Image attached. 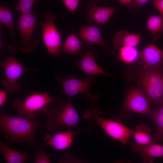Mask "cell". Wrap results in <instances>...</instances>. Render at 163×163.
<instances>
[{"instance_id": "cell-31", "label": "cell", "mask_w": 163, "mask_h": 163, "mask_svg": "<svg viewBox=\"0 0 163 163\" xmlns=\"http://www.w3.org/2000/svg\"><path fill=\"white\" fill-rule=\"evenodd\" d=\"M7 92L6 91H0V107H1L5 104L7 98Z\"/></svg>"}, {"instance_id": "cell-9", "label": "cell", "mask_w": 163, "mask_h": 163, "mask_svg": "<svg viewBox=\"0 0 163 163\" xmlns=\"http://www.w3.org/2000/svg\"><path fill=\"white\" fill-rule=\"evenodd\" d=\"M37 16L36 11L21 14L18 17V23L15 29L20 32L21 40L19 49L23 53L33 52L37 45V40L32 37Z\"/></svg>"}, {"instance_id": "cell-12", "label": "cell", "mask_w": 163, "mask_h": 163, "mask_svg": "<svg viewBox=\"0 0 163 163\" xmlns=\"http://www.w3.org/2000/svg\"><path fill=\"white\" fill-rule=\"evenodd\" d=\"M81 133L69 129L67 131L46 134L43 140L48 146L59 151H63L72 145L74 136Z\"/></svg>"}, {"instance_id": "cell-1", "label": "cell", "mask_w": 163, "mask_h": 163, "mask_svg": "<svg viewBox=\"0 0 163 163\" xmlns=\"http://www.w3.org/2000/svg\"><path fill=\"white\" fill-rule=\"evenodd\" d=\"M45 114L47 118L45 124L47 134L54 133L59 128L73 129L87 136L93 128L89 122L84 127L78 125L81 118L70 99L67 102L59 95L47 110Z\"/></svg>"}, {"instance_id": "cell-17", "label": "cell", "mask_w": 163, "mask_h": 163, "mask_svg": "<svg viewBox=\"0 0 163 163\" xmlns=\"http://www.w3.org/2000/svg\"><path fill=\"white\" fill-rule=\"evenodd\" d=\"M141 38L140 34H132L127 30H121L114 36L113 44L116 50H119L123 46L135 47L140 43Z\"/></svg>"}, {"instance_id": "cell-16", "label": "cell", "mask_w": 163, "mask_h": 163, "mask_svg": "<svg viewBox=\"0 0 163 163\" xmlns=\"http://www.w3.org/2000/svg\"><path fill=\"white\" fill-rule=\"evenodd\" d=\"M78 34L88 45H96L103 49L107 46L101 36L100 30L97 25L84 26L80 30Z\"/></svg>"}, {"instance_id": "cell-13", "label": "cell", "mask_w": 163, "mask_h": 163, "mask_svg": "<svg viewBox=\"0 0 163 163\" xmlns=\"http://www.w3.org/2000/svg\"><path fill=\"white\" fill-rule=\"evenodd\" d=\"M97 57V55L94 50H88L85 53L82 59L76 62V65L85 74L89 76L101 74L110 75L97 64L95 59Z\"/></svg>"}, {"instance_id": "cell-3", "label": "cell", "mask_w": 163, "mask_h": 163, "mask_svg": "<svg viewBox=\"0 0 163 163\" xmlns=\"http://www.w3.org/2000/svg\"><path fill=\"white\" fill-rule=\"evenodd\" d=\"M136 75V81L149 101L163 105V67L144 66Z\"/></svg>"}, {"instance_id": "cell-7", "label": "cell", "mask_w": 163, "mask_h": 163, "mask_svg": "<svg viewBox=\"0 0 163 163\" xmlns=\"http://www.w3.org/2000/svg\"><path fill=\"white\" fill-rule=\"evenodd\" d=\"M98 75H89L86 78L78 79L74 75L69 76L67 78H61L56 73L54 76L56 80L61 85L63 91L62 94H65L73 97L78 94H83L89 100L91 104L95 105L99 99L98 94H92L90 92V86L94 84Z\"/></svg>"}, {"instance_id": "cell-18", "label": "cell", "mask_w": 163, "mask_h": 163, "mask_svg": "<svg viewBox=\"0 0 163 163\" xmlns=\"http://www.w3.org/2000/svg\"><path fill=\"white\" fill-rule=\"evenodd\" d=\"M0 151L6 163H26L30 158V155L9 148L2 141L0 142Z\"/></svg>"}, {"instance_id": "cell-20", "label": "cell", "mask_w": 163, "mask_h": 163, "mask_svg": "<svg viewBox=\"0 0 163 163\" xmlns=\"http://www.w3.org/2000/svg\"><path fill=\"white\" fill-rule=\"evenodd\" d=\"M146 28L152 35L155 41L162 36L163 34V17L151 15L146 22Z\"/></svg>"}, {"instance_id": "cell-10", "label": "cell", "mask_w": 163, "mask_h": 163, "mask_svg": "<svg viewBox=\"0 0 163 163\" xmlns=\"http://www.w3.org/2000/svg\"><path fill=\"white\" fill-rule=\"evenodd\" d=\"M148 100L143 93L135 88L127 92L122 110L141 114H149L152 111Z\"/></svg>"}, {"instance_id": "cell-27", "label": "cell", "mask_w": 163, "mask_h": 163, "mask_svg": "<svg viewBox=\"0 0 163 163\" xmlns=\"http://www.w3.org/2000/svg\"><path fill=\"white\" fill-rule=\"evenodd\" d=\"M65 7L73 14L79 5L80 0H62Z\"/></svg>"}, {"instance_id": "cell-22", "label": "cell", "mask_w": 163, "mask_h": 163, "mask_svg": "<svg viewBox=\"0 0 163 163\" xmlns=\"http://www.w3.org/2000/svg\"><path fill=\"white\" fill-rule=\"evenodd\" d=\"M119 50L118 58L125 63H133L139 59L140 53L135 47L123 46Z\"/></svg>"}, {"instance_id": "cell-23", "label": "cell", "mask_w": 163, "mask_h": 163, "mask_svg": "<svg viewBox=\"0 0 163 163\" xmlns=\"http://www.w3.org/2000/svg\"><path fill=\"white\" fill-rule=\"evenodd\" d=\"M0 24H4L9 29L13 39L16 40L14 32L15 27L14 26L11 12L7 7L4 6L0 7Z\"/></svg>"}, {"instance_id": "cell-24", "label": "cell", "mask_w": 163, "mask_h": 163, "mask_svg": "<svg viewBox=\"0 0 163 163\" xmlns=\"http://www.w3.org/2000/svg\"><path fill=\"white\" fill-rule=\"evenodd\" d=\"M150 116L157 127V131L154 135L157 141L163 142V113L157 110L152 111Z\"/></svg>"}, {"instance_id": "cell-14", "label": "cell", "mask_w": 163, "mask_h": 163, "mask_svg": "<svg viewBox=\"0 0 163 163\" xmlns=\"http://www.w3.org/2000/svg\"><path fill=\"white\" fill-rule=\"evenodd\" d=\"M139 59L144 66L153 68L161 67L163 51L154 44L149 45L140 53Z\"/></svg>"}, {"instance_id": "cell-25", "label": "cell", "mask_w": 163, "mask_h": 163, "mask_svg": "<svg viewBox=\"0 0 163 163\" xmlns=\"http://www.w3.org/2000/svg\"><path fill=\"white\" fill-rule=\"evenodd\" d=\"M37 149L33 156L34 163H50L51 162L50 156L46 153L45 145L43 143H37Z\"/></svg>"}, {"instance_id": "cell-26", "label": "cell", "mask_w": 163, "mask_h": 163, "mask_svg": "<svg viewBox=\"0 0 163 163\" xmlns=\"http://www.w3.org/2000/svg\"><path fill=\"white\" fill-rule=\"evenodd\" d=\"M38 0H19L15 7L14 10L18 11L21 14L30 13L33 4Z\"/></svg>"}, {"instance_id": "cell-32", "label": "cell", "mask_w": 163, "mask_h": 163, "mask_svg": "<svg viewBox=\"0 0 163 163\" xmlns=\"http://www.w3.org/2000/svg\"><path fill=\"white\" fill-rule=\"evenodd\" d=\"M121 5L131 8L133 0H118Z\"/></svg>"}, {"instance_id": "cell-6", "label": "cell", "mask_w": 163, "mask_h": 163, "mask_svg": "<svg viewBox=\"0 0 163 163\" xmlns=\"http://www.w3.org/2000/svg\"><path fill=\"white\" fill-rule=\"evenodd\" d=\"M101 114L98 108H94L85 110L82 117L84 119L94 120L107 135L125 145L132 136L133 130L118 121L101 117Z\"/></svg>"}, {"instance_id": "cell-15", "label": "cell", "mask_w": 163, "mask_h": 163, "mask_svg": "<svg viewBox=\"0 0 163 163\" xmlns=\"http://www.w3.org/2000/svg\"><path fill=\"white\" fill-rule=\"evenodd\" d=\"M130 147L133 152H138L140 154L143 163H152L153 158L163 157V145L157 143L141 145L132 141Z\"/></svg>"}, {"instance_id": "cell-5", "label": "cell", "mask_w": 163, "mask_h": 163, "mask_svg": "<svg viewBox=\"0 0 163 163\" xmlns=\"http://www.w3.org/2000/svg\"><path fill=\"white\" fill-rule=\"evenodd\" d=\"M8 50L10 54L0 63V66L4 71L5 77L1 82V83L9 94L17 92L21 87L20 83L18 81L24 72L27 71L38 72L37 68H28L19 62L14 56L15 53L18 50L15 46L9 45Z\"/></svg>"}, {"instance_id": "cell-30", "label": "cell", "mask_w": 163, "mask_h": 163, "mask_svg": "<svg viewBox=\"0 0 163 163\" xmlns=\"http://www.w3.org/2000/svg\"><path fill=\"white\" fill-rule=\"evenodd\" d=\"M153 4L161 14L163 17V0H153Z\"/></svg>"}, {"instance_id": "cell-4", "label": "cell", "mask_w": 163, "mask_h": 163, "mask_svg": "<svg viewBox=\"0 0 163 163\" xmlns=\"http://www.w3.org/2000/svg\"><path fill=\"white\" fill-rule=\"evenodd\" d=\"M59 95L52 97L47 92L32 93L23 101L14 100L12 102V108L16 110L18 116L34 120L37 114L45 113Z\"/></svg>"}, {"instance_id": "cell-21", "label": "cell", "mask_w": 163, "mask_h": 163, "mask_svg": "<svg viewBox=\"0 0 163 163\" xmlns=\"http://www.w3.org/2000/svg\"><path fill=\"white\" fill-rule=\"evenodd\" d=\"M82 43L76 36L72 33L66 38L60 52L63 53L80 54L82 51Z\"/></svg>"}, {"instance_id": "cell-33", "label": "cell", "mask_w": 163, "mask_h": 163, "mask_svg": "<svg viewBox=\"0 0 163 163\" xmlns=\"http://www.w3.org/2000/svg\"><path fill=\"white\" fill-rule=\"evenodd\" d=\"M157 110L161 113H163V105L161 106L159 109H157Z\"/></svg>"}, {"instance_id": "cell-2", "label": "cell", "mask_w": 163, "mask_h": 163, "mask_svg": "<svg viewBox=\"0 0 163 163\" xmlns=\"http://www.w3.org/2000/svg\"><path fill=\"white\" fill-rule=\"evenodd\" d=\"M42 126L37 120H30L7 114L4 110L0 113V133L11 145L27 142L31 147H36L35 134Z\"/></svg>"}, {"instance_id": "cell-29", "label": "cell", "mask_w": 163, "mask_h": 163, "mask_svg": "<svg viewBox=\"0 0 163 163\" xmlns=\"http://www.w3.org/2000/svg\"><path fill=\"white\" fill-rule=\"evenodd\" d=\"M149 0H133L131 8L132 10H138Z\"/></svg>"}, {"instance_id": "cell-19", "label": "cell", "mask_w": 163, "mask_h": 163, "mask_svg": "<svg viewBox=\"0 0 163 163\" xmlns=\"http://www.w3.org/2000/svg\"><path fill=\"white\" fill-rule=\"evenodd\" d=\"M132 130V136L137 144L146 145L157 143L156 140L151 134V129L148 126L139 124Z\"/></svg>"}, {"instance_id": "cell-28", "label": "cell", "mask_w": 163, "mask_h": 163, "mask_svg": "<svg viewBox=\"0 0 163 163\" xmlns=\"http://www.w3.org/2000/svg\"><path fill=\"white\" fill-rule=\"evenodd\" d=\"M84 161L79 160L74 158L69 153H67L62 155L58 160L59 163H81Z\"/></svg>"}, {"instance_id": "cell-11", "label": "cell", "mask_w": 163, "mask_h": 163, "mask_svg": "<svg viewBox=\"0 0 163 163\" xmlns=\"http://www.w3.org/2000/svg\"><path fill=\"white\" fill-rule=\"evenodd\" d=\"M117 7L98 6L94 1L91 0L87 5L84 12L86 21L88 24L93 22L97 24H105L109 21Z\"/></svg>"}, {"instance_id": "cell-8", "label": "cell", "mask_w": 163, "mask_h": 163, "mask_svg": "<svg viewBox=\"0 0 163 163\" xmlns=\"http://www.w3.org/2000/svg\"><path fill=\"white\" fill-rule=\"evenodd\" d=\"M44 21L40 25L43 27L42 38L48 52L55 57L59 56L62 44L61 35L55 24L59 15L50 12L43 14Z\"/></svg>"}]
</instances>
